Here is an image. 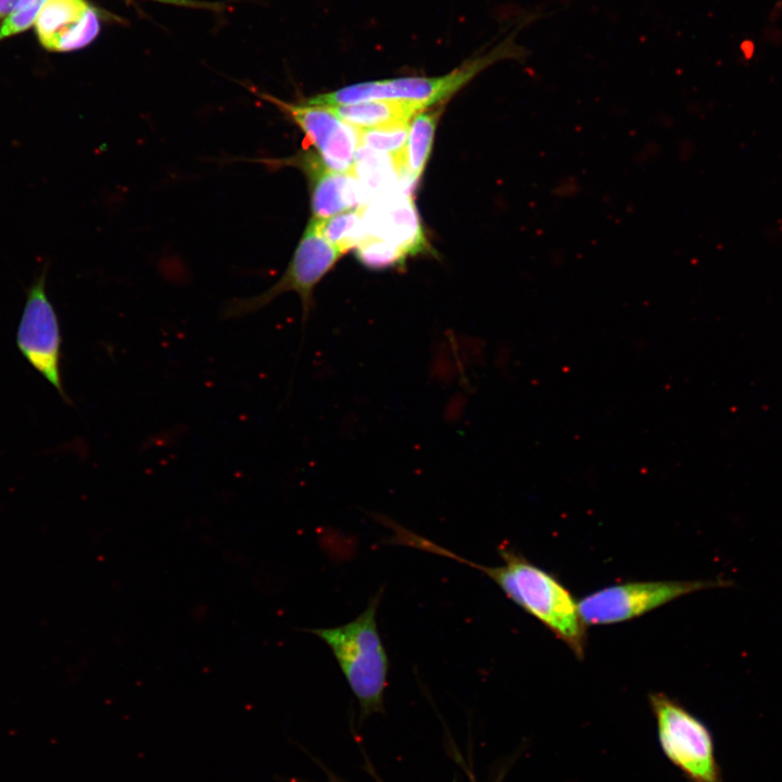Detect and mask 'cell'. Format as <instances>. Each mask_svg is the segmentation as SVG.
I'll return each instance as SVG.
<instances>
[{
	"label": "cell",
	"mask_w": 782,
	"mask_h": 782,
	"mask_svg": "<svg viewBox=\"0 0 782 782\" xmlns=\"http://www.w3.org/2000/svg\"><path fill=\"white\" fill-rule=\"evenodd\" d=\"M394 541L452 558L482 571L513 602L560 639L577 658H583L586 634L578 602L554 576L531 564L513 548L500 546L503 564L489 567L468 560L403 527L398 528Z\"/></svg>",
	"instance_id": "obj_1"
},
{
	"label": "cell",
	"mask_w": 782,
	"mask_h": 782,
	"mask_svg": "<svg viewBox=\"0 0 782 782\" xmlns=\"http://www.w3.org/2000/svg\"><path fill=\"white\" fill-rule=\"evenodd\" d=\"M381 591L352 621L333 628L306 630L323 640L335 656L358 701L362 717L383 709L389 658L377 626Z\"/></svg>",
	"instance_id": "obj_2"
},
{
	"label": "cell",
	"mask_w": 782,
	"mask_h": 782,
	"mask_svg": "<svg viewBox=\"0 0 782 782\" xmlns=\"http://www.w3.org/2000/svg\"><path fill=\"white\" fill-rule=\"evenodd\" d=\"M524 55L525 51L514 42L510 36L493 49L476 55L443 76L403 77L358 83L317 94L308 98L305 102L319 106H332L388 99L411 101L427 109L453 96L495 62L508 59L519 60Z\"/></svg>",
	"instance_id": "obj_3"
},
{
	"label": "cell",
	"mask_w": 782,
	"mask_h": 782,
	"mask_svg": "<svg viewBox=\"0 0 782 782\" xmlns=\"http://www.w3.org/2000/svg\"><path fill=\"white\" fill-rule=\"evenodd\" d=\"M318 231L313 219L307 224L297 249L280 279L264 292L249 298H236L224 307V318L255 313L286 292H295L302 303L303 323L313 306L316 286L342 256Z\"/></svg>",
	"instance_id": "obj_4"
},
{
	"label": "cell",
	"mask_w": 782,
	"mask_h": 782,
	"mask_svg": "<svg viewBox=\"0 0 782 782\" xmlns=\"http://www.w3.org/2000/svg\"><path fill=\"white\" fill-rule=\"evenodd\" d=\"M664 752L692 782H722L709 729L664 694L651 695Z\"/></svg>",
	"instance_id": "obj_5"
},
{
	"label": "cell",
	"mask_w": 782,
	"mask_h": 782,
	"mask_svg": "<svg viewBox=\"0 0 782 782\" xmlns=\"http://www.w3.org/2000/svg\"><path fill=\"white\" fill-rule=\"evenodd\" d=\"M729 584L723 580L626 582L584 596L578 609L585 626L611 625L640 617L683 595Z\"/></svg>",
	"instance_id": "obj_6"
},
{
	"label": "cell",
	"mask_w": 782,
	"mask_h": 782,
	"mask_svg": "<svg viewBox=\"0 0 782 782\" xmlns=\"http://www.w3.org/2000/svg\"><path fill=\"white\" fill-rule=\"evenodd\" d=\"M46 282L47 266L27 289L16 344L27 363L70 404L60 370L61 329L56 312L47 295Z\"/></svg>",
	"instance_id": "obj_7"
},
{
	"label": "cell",
	"mask_w": 782,
	"mask_h": 782,
	"mask_svg": "<svg viewBox=\"0 0 782 782\" xmlns=\"http://www.w3.org/2000/svg\"><path fill=\"white\" fill-rule=\"evenodd\" d=\"M279 108L305 134V139L316 149L320 161L330 169L352 173L358 148L357 129L343 122L328 108L286 102L269 94H262Z\"/></svg>",
	"instance_id": "obj_8"
},
{
	"label": "cell",
	"mask_w": 782,
	"mask_h": 782,
	"mask_svg": "<svg viewBox=\"0 0 782 782\" xmlns=\"http://www.w3.org/2000/svg\"><path fill=\"white\" fill-rule=\"evenodd\" d=\"M368 237L378 238L407 256L428 251V242L417 210L406 191L390 190L362 207Z\"/></svg>",
	"instance_id": "obj_9"
},
{
	"label": "cell",
	"mask_w": 782,
	"mask_h": 782,
	"mask_svg": "<svg viewBox=\"0 0 782 782\" xmlns=\"http://www.w3.org/2000/svg\"><path fill=\"white\" fill-rule=\"evenodd\" d=\"M41 46L70 52L89 45L99 33V18L86 0H48L35 23Z\"/></svg>",
	"instance_id": "obj_10"
},
{
	"label": "cell",
	"mask_w": 782,
	"mask_h": 782,
	"mask_svg": "<svg viewBox=\"0 0 782 782\" xmlns=\"http://www.w3.org/2000/svg\"><path fill=\"white\" fill-rule=\"evenodd\" d=\"M288 162L308 179L313 218L324 219L365 205L366 193L353 172L332 171L313 153H301Z\"/></svg>",
	"instance_id": "obj_11"
},
{
	"label": "cell",
	"mask_w": 782,
	"mask_h": 782,
	"mask_svg": "<svg viewBox=\"0 0 782 782\" xmlns=\"http://www.w3.org/2000/svg\"><path fill=\"white\" fill-rule=\"evenodd\" d=\"M356 129H370L409 124L425 110L420 104L403 100H369L325 106Z\"/></svg>",
	"instance_id": "obj_12"
},
{
	"label": "cell",
	"mask_w": 782,
	"mask_h": 782,
	"mask_svg": "<svg viewBox=\"0 0 782 782\" xmlns=\"http://www.w3.org/2000/svg\"><path fill=\"white\" fill-rule=\"evenodd\" d=\"M438 117V112H420L414 117L403 151L393 156L401 180L414 185L421 176L432 148Z\"/></svg>",
	"instance_id": "obj_13"
},
{
	"label": "cell",
	"mask_w": 782,
	"mask_h": 782,
	"mask_svg": "<svg viewBox=\"0 0 782 782\" xmlns=\"http://www.w3.org/2000/svg\"><path fill=\"white\" fill-rule=\"evenodd\" d=\"M353 174L361 182L367 199L393 190L392 187L399 178L392 155L379 154L362 146L356 150Z\"/></svg>",
	"instance_id": "obj_14"
},
{
	"label": "cell",
	"mask_w": 782,
	"mask_h": 782,
	"mask_svg": "<svg viewBox=\"0 0 782 782\" xmlns=\"http://www.w3.org/2000/svg\"><path fill=\"white\" fill-rule=\"evenodd\" d=\"M320 235L343 254L358 247L368 236L362 209L346 211L324 219H315Z\"/></svg>",
	"instance_id": "obj_15"
},
{
	"label": "cell",
	"mask_w": 782,
	"mask_h": 782,
	"mask_svg": "<svg viewBox=\"0 0 782 782\" xmlns=\"http://www.w3.org/2000/svg\"><path fill=\"white\" fill-rule=\"evenodd\" d=\"M357 260L367 268L386 269L405 263L407 255L396 247L378 238L367 237L355 248Z\"/></svg>",
	"instance_id": "obj_16"
},
{
	"label": "cell",
	"mask_w": 782,
	"mask_h": 782,
	"mask_svg": "<svg viewBox=\"0 0 782 782\" xmlns=\"http://www.w3.org/2000/svg\"><path fill=\"white\" fill-rule=\"evenodd\" d=\"M408 128V124H404L370 129H357L358 146L394 156L403 151L407 139Z\"/></svg>",
	"instance_id": "obj_17"
},
{
	"label": "cell",
	"mask_w": 782,
	"mask_h": 782,
	"mask_svg": "<svg viewBox=\"0 0 782 782\" xmlns=\"http://www.w3.org/2000/svg\"><path fill=\"white\" fill-rule=\"evenodd\" d=\"M48 0H20L0 26V40L21 34L35 25Z\"/></svg>",
	"instance_id": "obj_18"
},
{
	"label": "cell",
	"mask_w": 782,
	"mask_h": 782,
	"mask_svg": "<svg viewBox=\"0 0 782 782\" xmlns=\"http://www.w3.org/2000/svg\"><path fill=\"white\" fill-rule=\"evenodd\" d=\"M20 0H0V17H7Z\"/></svg>",
	"instance_id": "obj_19"
},
{
	"label": "cell",
	"mask_w": 782,
	"mask_h": 782,
	"mask_svg": "<svg viewBox=\"0 0 782 782\" xmlns=\"http://www.w3.org/2000/svg\"><path fill=\"white\" fill-rule=\"evenodd\" d=\"M329 782H341V781H339V780H337V779H335V778H331Z\"/></svg>",
	"instance_id": "obj_20"
}]
</instances>
